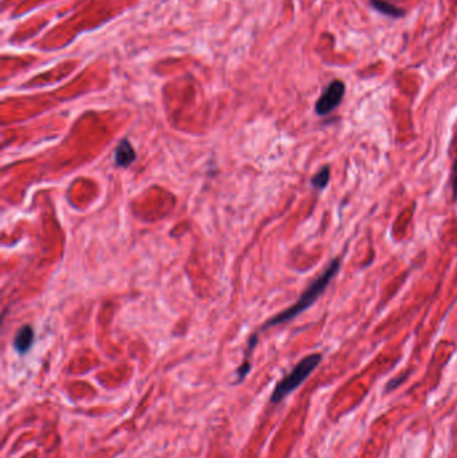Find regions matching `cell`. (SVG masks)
<instances>
[{"mask_svg":"<svg viewBox=\"0 0 457 458\" xmlns=\"http://www.w3.org/2000/svg\"><path fill=\"white\" fill-rule=\"evenodd\" d=\"M341 268V262L338 259H334L333 262L329 264V267L322 272V275L317 277L311 284H310L307 289L302 294V296L287 310H284L282 313L275 315L274 318H271L269 322L262 327V330H267L269 327H275L279 326L282 323H286L291 319L296 318L298 315L302 314L303 311H306L309 307L314 304V301H317L323 294V291L327 288L330 284V282L336 277L338 271Z\"/></svg>","mask_w":457,"mask_h":458,"instance_id":"6da1fadb","label":"cell"},{"mask_svg":"<svg viewBox=\"0 0 457 458\" xmlns=\"http://www.w3.org/2000/svg\"><path fill=\"white\" fill-rule=\"evenodd\" d=\"M452 188H453V197L457 198V161L453 165V171H452Z\"/></svg>","mask_w":457,"mask_h":458,"instance_id":"9c48e42d","label":"cell"},{"mask_svg":"<svg viewBox=\"0 0 457 458\" xmlns=\"http://www.w3.org/2000/svg\"><path fill=\"white\" fill-rule=\"evenodd\" d=\"M345 95V83L342 80H333L322 92L315 104V113L318 116H327L341 105Z\"/></svg>","mask_w":457,"mask_h":458,"instance_id":"3957f363","label":"cell"},{"mask_svg":"<svg viewBox=\"0 0 457 458\" xmlns=\"http://www.w3.org/2000/svg\"><path fill=\"white\" fill-rule=\"evenodd\" d=\"M135 158H137V155H135V147L132 146L130 141L122 140L114 152L116 165L121 167V168H128L135 162Z\"/></svg>","mask_w":457,"mask_h":458,"instance_id":"277c9868","label":"cell"},{"mask_svg":"<svg viewBox=\"0 0 457 458\" xmlns=\"http://www.w3.org/2000/svg\"><path fill=\"white\" fill-rule=\"evenodd\" d=\"M405 378H406V375H403H403H400L398 378L390 380L389 383H388V386H386V392H390V390L397 389V387L403 383V380H405Z\"/></svg>","mask_w":457,"mask_h":458,"instance_id":"ba28073f","label":"cell"},{"mask_svg":"<svg viewBox=\"0 0 457 458\" xmlns=\"http://www.w3.org/2000/svg\"><path fill=\"white\" fill-rule=\"evenodd\" d=\"M34 343V328L31 326H23L18 330L14 338V349L16 353L23 355L28 354Z\"/></svg>","mask_w":457,"mask_h":458,"instance_id":"5b68a950","label":"cell"},{"mask_svg":"<svg viewBox=\"0 0 457 458\" xmlns=\"http://www.w3.org/2000/svg\"><path fill=\"white\" fill-rule=\"evenodd\" d=\"M321 362H322L321 354H311L305 356L300 362H298L296 366L282 380L276 383L274 392L269 397V404L276 405L282 402L286 397L295 392L296 389L312 374V371L319 366Z\"/></svg>","mask_w":457,"mask_h":458,"instance_id":"7a4b0ae2","label":"cell"},{"mask_svg":"<svg viewBox=\"0 0 457 458\" xmlns=\"http://www.w3.org/2000/svg\"><path fill=\"white\" fill-rule=\"evenodd\" d=\"M373 8L377 10L378 13H384L386 16H391L394 19H398V18H403L405 13L401 8L390 4L388 1H384V0H370Z\"/></svg>","mask_w":457,"mask_h":458,"instance_id":"8992f818","label":"cell"},{"mask_svg":"<svg viewBox=\"0 0 457 458\" xmlns=\"http://www.w3.org/2000/svg\"><path fill=\"white\" fill-rule=\"evenodd\" d=\"M329 181H330V167L326 165V167L321 168V171H318V173L312 177L311 183H312V186H314L315 189L322 191V189H324V188L327 186Z\"/></svg>","mask_w":457,"mask_h":458,"instance_id":"52a82bcc","label":"cell"}]
</instances>
